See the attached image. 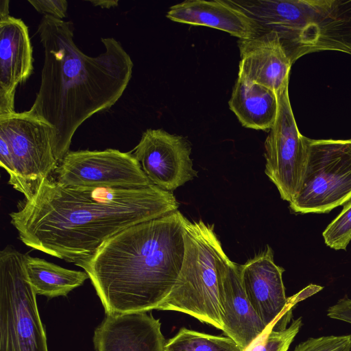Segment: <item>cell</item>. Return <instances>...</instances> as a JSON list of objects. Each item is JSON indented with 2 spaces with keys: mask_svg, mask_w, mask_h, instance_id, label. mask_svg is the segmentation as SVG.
<instances>
[{
  "mask_svg": "<svg viewBox=\"0 0 351 351\" xmlns=\"http://www.w3.org/2000/svg\"><path fill=\"white\" fill-rule=\"evenodd\" d=\"M172 192L64 186L51 176L18 202L10 223L27 246L69 263L90 257L107 239L138 223L178 210Z\"/></svg>",
  "mask_w": 351,
  "mask_h": 351,
  "instance_id": "6da1fadb",
  "label": "cell"
},
{
  "mask_svg": "<svg viewBox=\"0 0 351 351\" xmlns=\"http://www.w3.org/2000/svg\"><path fill=\"white\" fill-rule=\"evenodd\" d=\"M44 49L38 92L31 110L53 128L51 146L59 162L69 152L78 128L120 99L132 75L133 62L113 38L101 39L105 51L84 53L73 41V26L45 15L37 30Z\"/></svg>",
  "mask_w": 351,
  "mask_h": 351,
  "instance_id": "7a4b0ae2",
  "label": "cell"
},
{
  "mask_svg": "<svg viewBox=\"0 0 351 351\" xmlns=\"http://www.w3.org/2000/svg\"><path fill=\"white\" fill-rule=\"evenodd\" d=\"M185 218L178 210L132 226L75 263L88 274L106 314L157 310L182 268Z\"/></svg>",
  "mask_w": 351,
  "mask_h": 351,
  "instance_id": "3957f363",
  "label": "cell"
},
{
  "mask_svg": "<svg viewBox=\"0 0 351 351\" xmlns=\"http://www.w3.org/2000/svg\"><path fill=\"white\" fill-rule=\"evenodd\" d=\"M231 2L259 26L274 32L294 63L322 51L351 55V0H248Z\"/></svg>",
  "mask_w": 351,
  "mask_h": 351,
  "instance_id": "277c9868",
  "label": "cell"
},
{
  "mask_svg": "<svg viewBox=\"0 0 351 351\" xmlns=\"http://www.w3.org/2000/svg\"><path fill=\"white\" fill-rule=\"evenodd\" d=\"M184 256L178 277L157 310L173 311L223 329L219 267L227 256L213 226L184 221Z\"/></svg>",
  "mask_w": 351,
  "mask_h": 351,
  "instance_id": "5b68a950",
  "label": "cell"
},
{
  "mask_svg": "<svg viewBox=\"0 0 351 351\" xmlns=\"http://www.w3.org/2000/svg\"><path fill=\"white\" fill-rule=\"evenodd\" d=\"M24 256L11 245L0 252V351H49Z\"/></svg>",
  "mask_w": 351,
  "mask_h": 351,
  "instance_id": "8992f818",
  "label": "cell"
},
{
  "mask_svg": "<svg viewBox=\"0 0 351 351\" xmlns=\"http://www.w3.org/2000/svg\"><path fill=\"white\" fill-rule=\"evenodd\" d=\"M304 173L290 208L296 213H327L351 199V139L306 138Z\"/></svg>",
  "mask_w": 351,
  "mask_h": 351,
  "instance_id": "52a82bcc",
  "label": "cell"
},
{
  "mask_svg": "<svg viewBox=\"0 0 351 351\" xmlns=\"http://www.w3.org/2000/svg\"><path fill=\"white\" fill-rule=\"evenodd\" d=\"M0 136L12 154L13 173L8 184L29 199L58 166L51 146L53 128L31 109L14 111L0 115Z\"/></svg>",
  "mask_w": 351,
  "mask_h": 351,
  "instance_id": "ba28073f",
  "label": "cell"
},
{
  "mask_svg": "<svg viewBox=\"0 0 351 351\" xmlns=\"http://www.w3.org/2000/svg\"><path fill=\"white\" fill-rule=\"evenodd\" d=\"M53 173L64 186L138 189L152 184L132 152L115 149L69 151Z\"/></svg>",
  "mask_w": 351,
  "mask_h": 351,
  "instance_id": "9c48e42d",
  "label": "cell"
},
{
  "mask_svg": "<svg viewBox=\"0 0 351 351\" xmlns=\"http://www.w3.org/2000/svg\"><path fill=\"white\" fill-rule=\"evenodd\" d=\"M289 82L277 93L278 112L265 141V173L280 197L290 202L299 188L307 157L306 137L298 130L289 97Z\"/></svg>",
  "mask_w": 351,
  "mask_h": 351,
  "instance_id": "30bf717a",
  "label": "cell"
},
{
  "mask_svg": "<svg viewBox=\"0 0 351 351\" xmlns=\"http://www.w3.org/2000/svg\"><path fill=\"white\" fill-rule=\"evenodd\" d=\"M183 136L147 129L132 152L152 184L171 192L197 176Z\"/></svg>",
  "mask_w": 351,
  "mask_h": 351,
  "instance_id": "8fae6325",
  "label": "cell"
},
{
  "mask_svg": "<svg viewBox=\"0 0 351 351\" xmlns=\"http://www.w3.org/2000/svg\"><path fill=\"white\" fill-rule=\"evenodd\" d=\"M239 269L245 293L267 328L282 319L300 300L297 294L286 297L282 281L285 269L274 263L269 246L244 265H239Z\"/></svg>",
  "mask_w": 351,
  "mask_h": 351,
  "instance_id": "7c38bea8",
  "label": "cell"
},
{
  "mask_svg": "<svg viewBox=\"0 0 351 351\" xmlns=\"http://www.w3.org/2000/svg\"><path fill=\"white\" fill-rule=\"evenodd\" d=\"M219 300L223 332L245 351L267 329L243 289L239 265L226 256L219 267Z\"/></svg>",
  "mask_w": 351,
  "mask_h": 351,
  "instance_id": "4fadbf2b",
  "label": "cell"
},
{
  "mask_svg": "<svg viewBox=\"0 0 351 351\" xmlns=\"http://www.w3.org/2000/svg\"><path fill=\"white\" fill-rule=\"evenodd\" d=\"M33 63L27 26L21 19L0 17V115L15 111L16 87L32 75Z\"/></svg>",
  "mask_w": 351,
  "mask_h": 351,
  "instance_id": "5bb4252c",
  "label": "cell"
},
{
  "mask_svg": "<svg viewBox=\"0 0 351 351\" xmlns=\"http://www.w3.org/2000/svg\"><path fill=\"white\" fill-rule=\"evenodd\" d=\"M96 351H164L160 319L151 313L107 315L93 335Z\"/></svg>",
  "mask_w": 351,
  "mask_h": 351,
  "instance_id": "9a60e30c",
  "label": "cell"
},
{
  "mask_svg": "<svg viewBox=\"0 0 351 351\" xmlns=\"http://www.w3.org/2000/svg\"><path fill=\"white\" fill-rule=\"evenodd\" d=\"M241 61L238 77L278 93L289 82L291 65L278 36L274 32L239 39Z\"/></svg>",
  "mask_w": 351,
  "mask_h": 351,
  "instance_id": "2e32d148",
  "label": "cell"
},
{
  "mask_svg": "<svg viewBox=\"0 0 351 351\" xmlns=\"http://www.w3.org/2000/svg\"><path fill=\"white\" fill-rule=\"evenodd\" d=\"M167 17L174 22L219 29L239 39L261 32L256 23L230 0H187L170 7Z\"/></svg>",
  "mask_w": 351,
  "mask_h": 351,
  "instance_id": "e0dca14e",
  "label": "cell"
},
{
  "mask_svg": "<svg viewBox=\"0 0 351 351\" xmlns=\"http://www.w3.org/2000/svg\"><path fill=\"white\" fill-rule=\"evenodd\" d=\"M241 125L254 130H270L278 112V98L274 90L237 77L228 101Z\"/></svg>",
  "mask_w": 351,
  "mask_h": 351,
  "instance_id": "ac0fdd59",
  "label": "cell"
},
{
  "mask_svg": "<svg viewBox=\"0 0 351 351\" xmlns=\"http://www.w3.org/2000/svg\"><path fill=\"white\" fill-rule=\"evenodd\" d=\"M27 278L37 295L47 298L66 296L88 279L85 271L66 269L45 259L25 254Z\"/></svg>",
  "mask_w": 351,
  "mask_h": 351,
  "instance_id": "d6986e66",
  "label": "cell"
},
{
  "mask_svg": "<svg viewBox=\"0 0 351 351\" xmlns=\"http://www.w3.org/2000/svg\"><path fill=\"white\" fill-rule=\"evenodd\" d=\"M164 351H243L229 337L217 336L182 328L166 341Z\"/></svg>",
  "mask_w": 351,
  "mask_h": 351,
  "instance_id": "ffe728a7",
  "label": "cell"
},
{
  "mask_svg": "<svg viewBox=\"0 0 351 351\" xmlns=\"http://www.w3.org/2000/svg\"><path fill=\"white\" fill-rule=\"evenodd\" d=\"M277 324L270 325L245 351H287L302 325V317L286 328L274 330Z\"/></svg>",
  "mask_w": 351,
  "mask_h": 351,
  "instance_id": "44dd1931",
  "label": "cell"
},
{
  "mask_svg": "<svg viewBox=\"0 0 351 351\" xmlns=\"http://www.w3.org/2000/svg\"><path fill=\"white\" fill-rule=\"evenodd\" d=\"M327 246L335 250H346L351 241V201L344 205L339 215L322 233Z\"/></svg>",
  "mask_w": 351,
  "mask_h": 351,
  "instance_id": "7402d4cb",
  "label": "cell"
},
{
  "mask_svg": "<svg viewBox=\"0 0 351 351\" xmlns=\"http://www.w3.org/2000/svg\"><path fill=\"white\" fill-rule=\"evenodd\" d=\"M351 335L309 338L298 344L293 351H350Z\"/></svg>",
  "mask_w": 351,
  "mask_h": 351,
  "instance_id": "603a6c76",
  "label": "cell"
},
{
  "mask_svg": "<svg viewBox=\"0 0 351 351\" xmlns=\"http://www.w3.org/2000/svg\"><path fill=\"white\" fill-rule=\"evenodd\" d=\"M34 9L40 14L62 20L66 17L68 3L65 0H28Z\"/></svg>",
  "mask_w": 351,
  "mask_h": 351,
  "instance_id": "cb8c5ba5",
  "label": "cell"
},
{
  "mask_svg": "<svg viewBox=\"0 0 351 351\" xmlns=\"http://www.w3.org/2000/svg\"><path fill=\"white\" fill-rule=\"evenodd\" d=\"M327 315L332 319L351 324V300L343 298L328 309Z\"/></svg>",
  "mask_w": 351,
  "mask_h": 351,
  "instance_id": "d4e9b609",
  "label": "cell"
},
{
  "mask_svg": "<svg viewBox=\"0 0 351 351\" xmlns=\"http://www.w3.org/2000/svg\"><path fill=\"white\" fill-rule=\"evenodd\" d=\"M0 164L10 177L13 173L12 154L8 141L2 136H0Z\"/></svg>",
  "mask_w": 351,
  "mask_h": 351,
  "instance_id": "484cf974",
  "label": "cell"
},
{
  "mask_svg": "<svg viewBox=\"0 0 351 351\" xmlns=\"http://www.w3.org/2000/svg\"><path fill=\"white\" fill-rule=\"evenodd\" d=\"M94 6H99L101 8H110L118 5V0H89Z\"/></svg>",
  "mask_w": 351,
  "mask_h": 351,
  "instance_id": "4316f807",
  "label": "cell"
},
{
  "mask_svg": "<svg viewBox=\"0 0 351 351\" xmlns=\"http://www.w3.org/2000/svg\"><path fill=\"white\" fill-rule=\"evenodd\" d=\"M9 3L8 0H1L0 1V17L9 15Z\"/></svg>",
  "mask_w": 351,
  "mask_h": 351,
  "instance_id": "83f0119b",
  "label": "cell"
}]
</instances>
